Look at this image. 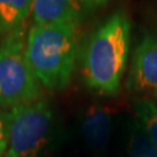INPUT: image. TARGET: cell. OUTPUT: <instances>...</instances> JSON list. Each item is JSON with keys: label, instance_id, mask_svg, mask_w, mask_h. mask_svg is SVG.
Masks as SVG:
<instances>
[{"label": "cell", "instance_id": "ba28073f", "mask_svg": "<svg viewBox=\"0 0 157 157\" xmlns=\"http://www.w3.org/2000/svg\"><path fill=\"white\" fill-rule=\"evenodd\" d=\"M33 0H0V34L25 26L32 13Z\"/></svg>", "mask_w": 157, "mask_h": 157}, {"label": "cell", "instance_id": "3957f363", "mask_svg": "<svg viewBox=\"0 0 157 157\" xmlns=\"http://www.w3.org/2000/svg\"><path fill=\"white\" fill-rule=\"evenodd\" d=\"M26 26L6 34L0 44V106L13 108L40 99V83L26 58Z\"/></svg>", "mask_w": 157, "mask_h": 157}, {"label": "cell", "instance_id": "8fae6325", "mask_svg": "<svg viewBox=\"0 0 157 157\" xmlns=\"http://www.w3.org/2000/svg\"><path fill=\"white\" fill-rule=\"evenodd\" d=\"M8 146V133H7V115L6 113L0 114V157H6Z\"/></svg>", "mask_w": 157, "mask_h": 157}, {"label": "cell", "instance_id": "5b68a950", "mask_svg": "<svg viewBox=\"0 0 157 157\" xmlns=\"http://www.w3.org/2000/svg\"><path fill=\"white\" fill-rule=\"evenodd\" d=\"M128 85L134 90L157 93V32L147 34L136 48Z\"/></svg>", "mask_w": 157, "mask_h": 157}, {"label": "cell", "instance_id": "52a82bcc", "mask_svg": "<svg viewBox=\"0 0 157 157\" xmlns=\"http://www.w3.org/2000/svg\"><path fill=\"white\" fill-rule=\"evenodd\" d=\"M82 129L87 146L93 151H102L111 134V113L106 106L91 105L83 118Z\"/></svg>", "mask_w": 157, "mask_h": 157}, {"label": "cell", "instance_id": "7a4b0ae2", "mask_svg": "<svg viewBox=\"0 0 157 157\" xmlns=\"http://www.w3.org/2000/svg\"><path fill=\"white\" fill-rule=\"evenodd\" d=\"M78 23L34 25L27 34L26 58L34 76L49 90H63L75 69Z\"/></svg>", "mask_w": 157, "mask_h": 157}, {"label": "cell", "instance_id": "8992f818", "mask_svg": "<svg viewBox=\"0 0 157 157\" xmlns=\"http://www.w3.org/2000/svg\"><path fill=\"white\" fill-rule=\"evenodd\" d=\"M84 13L83 0H33L34 25L79 23Z\"/></svg>", "mask_w": 157, "mask_h": 157}, {"label": "cell", "instance_id": "30bf717a", "mask_svg": "<svg viewBox=\"0 0 157 157\" xmlns=\"http://www.w3.org/2000/svg\"><path fill=\"white\" fill-rule=\"evenodd\" d=\"M128 157H157V149L144 132L136 130L132 135L128 147Z\"/></svg>", "mask_w": 157, "mask_h": 157}, {"label": "cell", "instance_id": "6da1fadb", "mask_svg": "<svg viewBox=\"0 0 157 157\" xmlns=\"http://www.w3.org/2000/svg\"><path fill=\"white\" fill-rule=\"evenodd\" d=\"M129 45L130 21L127 13L119 10L87 40L82 61L85 83L101 94H115L126 69Z\"/></svg>", "mask_w": 157, "mask_h": 157}, {"label": "cell", "instance_id": "9c48e42d", "mask_svg": "<svg viewBox=\"0 0 157 157\" xmlns=\"http://www.w3.org/2000/svg\"><path fill=\"white\" fill-rule=\"evenodd\" d=\"M136 112L144 133L157 149V107L151 101L143 100L136 105Z\"/></svg>", "mask_w": 157, "mask_h": 157}, {"label": "cell", "instance_id": "7c38bea8", "mask_svg": "<svg viewBox=\"0 0 157 157\" xmlns=\"http://www.w3.org/2000/svg\"><path fill=\"white\" fill-rule=\"evenodd\" d=\"M107 2H108V0H83L85 12L95 10L97 7H100V6L107 4Z\"/></svg>", "mask_w": 157, "mask_h": 157}, {"label": "cell", "instance_id": "277c9868", "mask_svg": "<svg viewBox=\"0 0 157 157\" xmlns=\"http://www.w3.org/2000/svg\"><path fill=\"white\" fill-rule=\"evenodd\" d=\"M7 115L6 157H39L52 130V112L42 99L11 108Z\"/></svg>", "mask_w": 157, "mask_h": 157}]
</instances>
